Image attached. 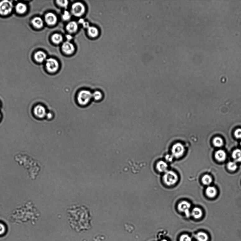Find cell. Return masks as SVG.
<instances>
[{
	"label": "cell",
	"mask_w": 241,
	"mask_h": 241,
	"mask_svg": "<svg viewBox=\"0 0 241 241\" xmlns=\"http://www.w3.org/2000/svg\"><path fill=\"white\" fill-rule=\"evenodd\" d=\"M15 10L18 13L23 14L27 11V7L25 4L20 2L16 6Z\"/></svg>",
	"instance_id": "cell-16"
},
{
	"label": "cell",
	"mask_w": 241,
	"mask_h": 241,
	"mask_svg": "<svg viewBox=\"0 0 241 241\" xmlns=\"http://www.w3.org/2000/svg\"><path fill=\"white\" fill-rule=\"evenodd\" d=\"M85 11V7L81 2H75L72 6L71 11L72 14L75 16H81L84 14Z\"/></svg>",
	"instance_id": "cell-4"
},
{
	"label": "cell",
	"mask_w": 241,
	"mask_h": 241,
	"mask_svg": "<svg viewBox=\"0 0 241 241\" xmlns=\"http://www.w3.org/2000/svg\"><path fill=\"white\" fill-rule=\"evenodd\" d=\"M46 116L48 119L50 120V119L53 118V114L50 112L47 113Z\"/></svg>",
	"instance_id": "cell-33"
},
{
	"label": "cell",
	"mask_w": 241,
	"mask_h": 241,
	"mask_svg": "<svg viewBox=\"0 0 241 241\" xmlns=\"http://www.w3.org/2000/svg\"><path fill=\"white\" fill-rule=\"evenodd\" d=\"M180 241H192V239L188 235L183 234L181 236Z\"/></svg>",
	"instance_id": "cell-28"
},
{
	"label": "cell",
	"mask_w": 241,
	"mask_h": 241,
	"mask_svg": "<svg viewBox=\"0 0 241 241\" xmlns=\"http://www.w3.org/2000/svg\"><path fill=\"white\" fill-rule=\"evenodd\" d=\"M227 168L229 170L234 171L237 169V166L234 162H230L227 164Z\"/></svg>",
	"instance_id": "cell-26"
},
{
	"label": "cell",
	"mask_w": 241,
	"mask_h": 241,
	"mask_svg": "<svg viewBox=\"0 0 241 241\" xmlns=\"http://www.w3.org/2000/svg\"><path fill=\"white\" fill-rule=\"evenodd\" d=\"M35 60L39 63H42L44 61L46 58V55L44 52L39 51L35 54Z\"/></svg>",
	"instance_id": "cell-11"
},
{
	"label": "cell",
	"mask_w": 241,
	"mask_h": 241,
	"mask_svg": "<svg viewBox=\"0 0 241 241\" xmlns=\"http://www.w3.org/2000/svg\"><path fill=\"white\" fill-rule=\"evenodd\" d=\"M87 30L88 34L91 37H96L99 34L98 30L94 27L90 26L87 28Z\"/></svg>",
	"instance_id": "cell-19"
},
{
	"label": "cell",
	"mask_w": 241,
	"mask_h": 241,
	"mask_svg": "<svg viewBox=\"0 0 241 241\" xmlns=\"http://www.w3.org/2000/svg\"><path fill=\"white\" fill-rule=\"evenodd\" d=\"M34 113L36 116L40 118L45 117L47 114L46 108L41 105L36 106L34 109Z\"/></svg>",
	"instance_id": "cell-7"
},
{
	"label": "cell",
	"mask_w": 241,
	"mask_h": 241,
	"mask_svg": "<svg viewBox=\"0 0 241 241\" xmlns=\"http://www.w3.org/2000/svg\"><path fill=\"white\" fill-rule=\"evenodd\" d=\"M45 19L47 24L51 25H55L58 20L56 15L51 12L48 13L45 15Z\"/></svg>",
	"instance_id": "cell-10"
},
{
	"label": "cell",
	"mask_w": 241,
	"mask_h": 241,
	"mask_svg": "<svg viewBox=\"0 0 241 241\" xmlns=\"http://www.w3.org/2000/svg\"><path fill=\"white\" fill-rule=\"evenodd\" d=\"M79 22L80 23L82 24L83 26L85 28H87L90 27L89 23V22H85L84 20L83 19H80L79 20Z\"/></svg>",
	"instance_id": "cell-30"
},
{
	"label": "cell",
	"mask_w": 241,
	"mask_h": 241,
	"mask_svg": "<svg viewBox=\"0 0 241 241\" xmlns=\"http://www.w3.org/2000/svg\"><path fill=\"white\" fill-rule=\"evenodd\" d=\"M0 106H1V105H0Z\"/></svg>",
	"instance_id": "cell-37"
},
{
	"label": "cell",
	"mask_w": 241,
	"mask_h": 241,
	"mask_svg": "<svg viewBox=\"0 0 241 241\" xmlns=\"http://www.w3.org/2000/svg\"><path fill=\"white\" fill-rule=\"evenodd\" d=\"M216 189L213 186H209L206 189V193L209 198H214L216 196Z\"/></svg>",
	"instance_id": "cell-18"
},
{
	"label": "cell",
	"mask_w": 241,
	"mask_h": 241,
	"mask_svg": "<svg viewBox=\"0 0 241 241\" xmlns=\"http://www.w3.org/2000/svg\"><path fill=\"white\" fill-rule=\"evenodd\" d=\"M213 143L215 146L220 147L223 145L224 141L220 137H216L213 139Z\"/></svg>",
	"instance_id": "cell-24"
},
{
	"label": "cell",
	"mask_w": 241,
	"mask_h": 241,
	"mask_svg": "<svg viewBox=\"0 0 241 241\" xmlns=\"http://www.w3.org/2000/svg\"><path fill=\"white\" fill-rule=\"evenodd\" d=\"M92 99L95 102H98L103 99V95L101 91L99 90H95L92 93Z\"/></svg>",
	"instance_id": "cell-17"
},
{
	"label": "cell",
	"mask_w": 241,
	"mask_h": 241,
	"mask_svg": "<svg viewBox=\"0 0 241 241\" xmlns=\"http://www.w3.org/2000/svg\"><path fill=\"white\" fill-rule=\"evenodd\" d=\"M196 238L198 241H207L208 240V235L206 233L203 232L198 233L196 236Z\"/></svg>",
	"instance_id": "cell-21"
},
{
	"label": "cell",
	"mask_w": 241,
	"mask_h": 241,
	"mask_svg": "<svg viewBox=\"0 0 241 241\" xmlns=\"http://www.w3.org/2000/svg\"><path fill=\"white\" fill-rule=\"evenodd\" d=\"M234 136L238 139H241V129H238L234 132Z\"/></svg>",
	"instance_id": "cell-32"
},
{
	"label": "cell",
	"mask_w": 241,
	"mask_h": 241,
	"mask_svg": "<svg viewBox=\"0 0 241 241\" xmlns=\"http://www.w3.org/2000/svg\"><path fill=\"white\" fill-rule=\"evenodd\" d=\"M92 99V93L87 89L79 91L76 97L77 103L81 106H85L89 104Z\"/></svg>",
	"instance_id": "cell-1"
},
{
	"label": "cell",
	"mask_w": 241,
	"mask_h": 241,
	"mask_svg": "<svg viewBox=\"0 0 241 241\" xmlns=\"http://www.w3.org/2000/svg\"><path fill=\"white\" fill-rule=\"evenodd\" d=\"M6 230V227L4 225L0 223V235L4 234Z\"/></svg>",
	"instance_id": "cell-31"
},
{
	"label": "cell",
	"mask_w": 241,
	"mask_h": 241,
	"mask_svg": "<svg viewBox=\"0 0 241 241\" xmlns=\"http://www.w3.org/2000/svg\"><path fill=\"white\" fill-rule=\"evenodd\" d=\"M168 168V165L166 163L163 161H160L157 163L156 168L160 172H166Z\"/></svg>",
	"instance_id": "cell-15"
},
{
	"label": "cell",
	"mask_w": 241,
	"mask_h": 241,
	"mask_svg": "<svg viewBox=\"0 0 241 241\" xmlns=\"http://www.w3.org/2000/svg\"><path fill=\"white\" fill-rule=\"evenodd\" d=\"M66 29L70 33L76 32L78 29L77 23L74 21L70 22L67 25Z\"/></svg>",
	"instance_id": "cell-14"
},
{
	"label": "cell",
	"mask_w": 241,
	"mask_h": 241,
	"mask_svg": "<svg viewBox=\"0 0 241 241\" xmlns=\"http://www.w3.org/2000/svg\"><path fill=\"white\" fill-rule=\"evenodd\" d=\"M1 114H0V119H1Z\"/></svg>",
	"instance_id": "cell-36"
},
{
	"label": "cell",
	"mask_w": 241,
	"mask_h": 241,
	"mask_svg": "<svg viewBox=\"0 0 241 241\" xmlns=\"http://www.w3.org/2000/svg\"><path fill=\"white\" fill-rule=\"evenodd\" d=\"M32 23L34 27L37 29H40L43 26V20L40 17H37L34 18L32 20Z\"/></svg>",
	"instance_id": "cell-12"
},
{
	"label": "cell",
	"mask_w": 241,
	"mask_h": 241,
	"mask_svg": "<svg viewBox=\"0 0 241 241\" xmlns=\"http://www.w3.org/2000/svg\"><path fill=\"white\" fill-rule=\"evenodd\" d=\"M62 51L65 53L68 54L73 53L75 50L74 45L68 41L63 43L62 46Z\"/></svg>",
	"instance_id": "cell-8"
},
{
	"label": "cell",
	"mask_w": 241,
	"mask_h": 241,
	"mask_svg": "<svg viewBox=\"0 0 241 241\" xmlns=\"http://www.w3.org/2000/svg\"><path fill=\"white\" fill-rule=\"evenodd\" d=\"M62 18L64 20H68L71 18V15H70L69 12L65 11H64L63 15L62 16Z\"/></svg>",
	"instance_id": "cell-29"
},
{
	"label": "cell",
	"mask_w": 241,
	"mask_h": 241,
	"mask_svg": "<svg viewBox=\"0 0 241 241\" xmlns=\"http://www.w3.org/2000/svg\"><path fill=\"white\" fill-rule=\"evenodd\" d=\"M215 157L219 161H224L226 159V154L223 150H220L216 152Z\"/></svg>",
	"instance_id": "cell-13"
},
{
	"label": "cell",
	"mask_w": 241,
	"mask_h": 241,
	"mask_svg": "<svg viewBox=\"0 0 241 241\" xmlns=\"http://www.w3.org/2000/svg\"><path fill=\"white\" fill-rule=\"evenodd\" d=\"M161 241H168L166 239H164L161 240Z\"/></svg>",
	"instance_id": "cell-35"
},
{
	"label": "cell",
	"mask_w": 241,
	"mask_h": 241,
	"mask_svg": "<svg viewBox=\"0 0 241 241\" xmlns=\"http://www.w3.org/2000/svg\"><path fill=\"white\" fill-rule=\"evenodd\" d=\"M67 38L68 40H71L72 38V37L71 35H67Z\"/></svg>",
	"instance_id": "cell-34"
},
{
	"label": "cell",
	"mask_w": 241,
	"mask_h": 241,
	"mask_svg": "<svg viewBox=\"0 0 241 241\" xmlns=\"http://www.w3.org/2000/svg\"><path fill=\"white\" fill-rule=\"evenodd\" d=\"M56 2L59 6L63 7H66L68 4V1L67 0H59Z\"/></svg>",
	"instance_id": "cell-27"
},
{
	"label": "cell",
	"mask_w": 241,
	"mask_h": 241,
	"mask_svg": "<svg viewBox=\"0 0 241 241\" xmlns=\"http://www.w3.org/2000/svg\"><path fill=\"white\" fill-rule=\"evenodd\" d=\"M192 214L194 218L196 219L200 218L202 216V212L201 210L198 208H194L192 212Z\"/></svg>",
	"instance_id": "cell-22"
},
{
	"label": "cell",
	"mask_w": 241,
	"mask_h": 241,
	"mask_svg": "<svg viewBox=\"0 0 241 241\" xmlns=\"http://www.w3.org/2000/svg\"><path fill=\"white\" fill-rule=\"evenodd\" d=\"M178 175L173 171H168L165 174L163 180L165 183L168 186H172L177 183L178 181Z\"/></svg>",
	"instance_id": "cell-2"
},
{
	"label": "cell",
	"mask_w": 241,
	"mask_h": 241,
	"mask_svg": "<svg viewBox=\"0 0 241 241\" xmlns=\"http://www.w3.org/2000/svg\"><path fill=\"white\" fill-rule=\"evenodd\" d=\"M232 157L236 162H241V150L237 149L233 152Z\"/></svg>",
	"instance_id": "cell-20"
},
{
	"label": "cell",
	"mask_w": 241,
	"mask_h": 241,
	"mask_svg": "<svg viewBox=\"0 0 241 241\" xmlns=\"http://www.w3.org/2000/svg\"><path fill=\"white\" fill-rule=\"evenodd\" d=\"M13 8V5L11 1L5 0L0 2V14L6 15L11 13Z\"/></svg>",
	"instance_id": "cell-3"
},
{
	"label": "cell",
	"mask_w": 241,
	"mask_h": 241,
	"mask_svg": "<svg viewBox=\"0 0 241 241\" xmlns=\"http://www.w3.org/2000/svg\"><path fill=\"white\" fill-rule=\"evenodd\" d=\"M202 182L204 185H209L212 182V178L208 175H204L202 177Z\"/></svg>",
	"instance_id": "cell-25"
},
{
	"label": "cell",
	"mask_w": 241,
	"mask_h": 241,
	"mask_svg": "<svg viewBox=\"0 0 241 241\" xmlns=\"http://www.w3.org/2000/svg\"><path fill=\"white\" fill-rule=\"evenodd\" d=\"M51 39L53 43L56 44L60 43L63 41V37L58 34H53L52 37Z\"/></svg>",
	"instance_id": "cell-23"
},
{
	"label": "cell",
	"mask_w": 241,
	"mask_h": 241,
	"mask_svg": "<svg viewBox=\"0 0 241 241\" xmlns=\"http://www.w3.org/2000/svg\"><path fill=\"white\" fill-rule=\"evenodd\" d=\"M46 67L49 72L51 73H54L58 70L59 64L58 61L55 59L50 58L47 59Z\"/></svg>",
	"instance_id": "cell-5"
},
{
	"label": "cell",
	"mask_w": 241,
	"mask_h": 241,
	"mask_svg": "<svg viewBox=\"0 0 241 241\" xmlns=\"http://www.w3.org/2000/svg\"><path fill=\"white\" fill-rule=\"evenodd\" d=\"M178 211L185 213L187 217H188L190 216L191 204L188 202L186 201L181 202L178 204Z\"/></svg>",
	"instance_id": "cell-6"
},
{
	"label": "cell",
	"mask_w": 241,
	"mask_h": 241,
	"mask_svg": "<svg viewBox=\"0 0 241 241\" xmlns=\"http://www.w3.org/2000/svg\"><path fill=\"white\" fill-rule=\"evenodd\" d=\"M184 149L183 147L180 145H175L172 148V152L173 156L177 158L182 156Z\"/></svg>",
	"instance_id": "cell-9"
}]
</instances>
